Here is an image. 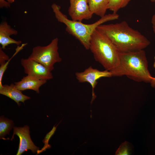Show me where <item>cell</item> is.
Returning <instances> with one entry per match:
<instances>
[{
    "label": "cell",
    "instance_id": "1",
    "mask_svg": "<svg viewBox=\"0 0 155 155\" xmlns=\"http://www.w3.org/2000/svg\"><path fill=\"white\" fill-rule=\"evenodd\" d=\"M97 29L109 39L120 52L144 50L150 44L146 36L130 27L125 21L114 24H102Z\"/></svg>",
    "mask_w": 155,
    "mask_h": 155
},
{
    "label": "cell",
    "instance_id": "2",
    "mask_svg": "<svg viewBox=\"0 0 155 155\" xmlns=\"http://www.w3.org/2000/svg\"><path fill=\"white\" fill-rule=\"evenodd\" d=\"M144 50L120 52L118 64L110 71L112 76L126 75L137 82L150 83L152 76Z\"/></svg>",
    "mask_w": 155,
    "mask_h": 155
},
{
    "label": "cell",
    "instance_id": "3",
    "mask_svg": "<svg viewBox=\"0 0 155 155\" xmlns=\"http://www.w3.org/2000/svg\"><path fill=\"white\" fill-rule=\"evenodd\" d=\"M51 8L57 20L66 25V32L78 39L86 50H89L91 36L98 26L108 21L117 20L119 18L117 13H113L106 14L94 23L86 24L69 19L61 11V7L55 3L52 4Z\"/></svg>",
    "mask_w": 155,
    "mask_h": 155
},
{
    "label": "cell",
    "instance_id": "4",
    "mask_svg": "<svg viewBox=\"0 0 155 155\" xmlns=\"http://www.w3.org/2000/svg\"><path fill=\"white\" fill-rule=\"evenodd\" d=\"M89 50L95 59L105 70L110 71L118 64L119 51L109 39L97 28L91 36Z\"/></svg>",
    "mask_w": 155,
    "mask_h": 155
},
{
    "label": "cell",
    "instance_id": "5",
    "mask_svg": "<svg viewBox=\"0 0 155 155\" xmlns=\"http://www.w3.org/2000/svg\"><path fill=\"white\" fill-rule=\"evenodd\" d=\"M58 39L55 38L46 46L34 47L28 58L43 64L51 71L54 65L62 61L58 51Z\"/></svg>",
    "mask_w": 155,
    "mask_h": 155
},
{
    "label": "cell",
    "instance_id": "6",
    "mask_svg": "<svg viewBox=\"0 0 155 155\" xmlns=\"http://www.w3.org/2000/svg\"><path fill=\"white\" fill-rule=\"evenodd\" d=\"M76 79L79 82L89 83L92 88V98L91 101V104L96 96L94 92V89L97 85V80L102 77H112L110 71L105 70L101 71L96 69L93 68L90 66L86 69L83 71L77 72L75 73Z\"/></svg>",
    "mask_w": 155,
    "mask_h": 155
},
{
    "label": "cell",
    "instance_id": "7",
    "mask_svg": "<svg viewBox=\"0 0 155 155\" xmlns=\"http://www.w3.org/2000/svg\"><path fill=\"white\" fill-rule=\"evenodd\" d=\"M24 72L27 75L41 80H49L53 78L51 71L43 64L32 59L22 58L21 60Z\"/></svg>",
    "mask_w": 155,
    "mask_h": 155
},
{
    "label": "cell",
    "instance_id": "8",
    "mask_svg": "<svg viewBox=\"0 0 155 155\" xmlns=\"http://www.w3.org/2000/svg\"><path fill=\"white\" fill-rule=\"evenodd\" d=\"M13 134L12 140L15 135L20 139L19 148L16 155H21L23 152L30 150L33 153L37 152L39 148L36 146L32 142L30 135L29 127L25 125L23 127H14Z\"/></svg>",
    "mask_w": 155,
    "mask_h": 155
},
{
    "label": "cell",
    "instance_id": "9",
    "mask_svg": "<svg viewBox=\"0 0 155 155\" xmlns=\"http://www.w3.org/2000/svg\"><path fill=\"white\" fill-rule=\"evenodd\" d=\"M69 2L68 12L72 20L82 22L92 18L93 14L90 9L88 0H69Z\"/></svg>",
    "mask_w": 155,
    "mask_h": 155
},
{
    "label": "cell",
    "instance_id": "10",
    "mask_svg": "<svg viewBox=\"0 0 155 155\" xmlns=\"http://www.w3.org/2000/svg\"><path fill=\"white\" fill-rule=\"evenodd\" d=\"M18 33V31L12 28L6 21L2 22L0 24V44L1 48L5 49L6 46L11 44L18 45L21 44V40L17 41L10 37L11 36L16 35Z\"/></svg>",
    "mask_w": 155,
    "mask_h": 155
},
{
    "label": "cell",
    "instance_id": "11",
    "mask_svg": "<svg viewBox=\"0 0 155 155\" xmlns=\"http://www.w3.org/2000/svg\"><path fill=\"white\" fill-rule=\"evenodd\" d=\"M47 82V80H40L27 75L19 82H14L15 87L20 90H31L37 93L40 92L39 88Z\"/></svg>",
    "mask_w": 155,
    "mask_h": 155
},
{
    "label": "cell",
    "instance_id": "12",
    "mask_svg": "<svg viewBox=\"0 0 155 155\" xmlns=\"http://www.w3.org/2000/svg\"><path fill=\"white\" fill-rule=\"evenodd\" d=\"M17 88L14 84H11L8 85L5 84L0 88V94L5 95L15 101L19 106L20 102L24 103L25 100L29 99L30 97L24 94L22 92Z\"/></svg>",
    "mask_w": 155,
    "mask_h": 155
},
{
    "label": "cell",
    "instance_id": "13",
    "mask_svg": "<svg viewBox=\"0 0 155 155\" xmlns=\"http://www.w3.org/2000/svg\"><path fill=\"white\" fill-rule=\"evenodd\" d=\"M90 9L94 14L102 17L108 9V0H88Z\"/></svg>",
    "mask_w": 155,
    "mask_h": 155
},
{
    "label": "cell",
    "instance_id": "14",
    "mask_svg": "<svg viewBox=\"0 0 155 155\" xmlns=\"http://www.w3.org/2000/svg\"><path fill=\"white\" fill-rule=\"evenodd\" d=\"M13 121L1 116L0 118V137L3 138L7 134H9L11 130L14 127Z\"/></svg>",
    "mask_w": 155,
    "mask_h": 155
},
{
    "label": "cell",
    "instance_id": "15",
    "mask_svg": "<svg viewBox=\"0 0 155 155\" xmlns=\"http://www.w3.org/2000/svg\"><path fill=\"white\" fill-rule=\"evenodd\" d=\"M108 9L117 13L121 8L126 7L131 0H108Z\"/></svg>",
    "mask_w": 155,
    "mask_h": 155
},
{
    "label": "cell",
    "instance_id": "16",
    "mask_svg": "<svg viewBox=\"0 0 155 155\" xmlns=\"http://www.w3.org/2000/svg\"><path fill=\"white\" fill-rule=\"evenodd\" d=\"M133 150L132 145L131 143L125 141L120 146L117 150L115 155H130L132 153Z\"/></svg>",
    "mask_w": 155,
    "mask_h": 155
},
{
    "label": "cell",
    "instance_id": "17",
    "mask_svg": "<svg viewBox=\"0 0 155 155\" xmlns=\"http://www.w3.org/2000/svg\"><path fill=\"white\" fill-rule=\"evenodd\" d=\"M59 123L56 126H55V125L54 126L52 130L46 134L44 139L42 140L44 144L43 147L40 150H39L37 151V154H39L45 151L46 149L50 148L51 147V146L48 144V142L50 138L55 133L56 130V128Z\"/></svg>",
    "mask_w": 155,
    "mask_h": 155
},
{
    "label": "cell",
    "instance_id": "18",
    "mask_svg": "<svg viewBox=\"0 0 155 155\" xmlns=\"http://www.w3.org/2000/svg\"><path fill=\"white\" fill-rule=\"evenodd\" d=\"M26 43L22 44L21 46H18V47L16 49V51L15 53L13 55V56L10 58L6 62L3 64L0 65V88H1L3 86V85L2 84V78L3 76V74L5 71L7 69L9 61L13 57L18 53L20 51L23 49V47L25 46L26 45Z\"/></svg>",
    "mask_w": 155,
    "mask_h": 155
},
{
    "label": "cell",
    "instance_id": "19",
    "mask_svg": "<svg viewBox=\"0 0 155 155\" xmlns=\"http://www.w3.org/2000/svg\"><path fill=\"white\" fill-rule=\"evenodd\" d=\"M1 47H0V65L4 64L6 61H7L9 59L8 55H6L3 51Z\"/></svg>",
    "mask_w": 155,
    "mask_h": 155
},
{
    "label": "cell",
    "instance_id": "20",
    "mask_svg": "<svg viewBox=\"0 0 155 155\" xmlns=\"http://www.w3.org/2000/svg\"><path fill=\"white\" fill-rule=\"evenodd\" d=\"M11 3L5 0H0V8H2L5 7L7 8L9 7L10 6Z\"/></svg>",
    "mask_w": 155,
    "mask_h": 155
},
{
    "label": "cell",
    "instance_id": "21",
    "mask_svg": "<svg viewBox=\"0 0 155 155\" xmlns=\"http://www.w3.org/2000/svg\"><path fill=\"white\" fill-rule=\"evenodd\" d=\"M151 23L153 31L155 34V12L152 17L151 19Z\"/></svg>",
    "mask_w": 155,
    "mask_h": 155
},
{
    "label": "cell",
    "instance_id": "22",
    "mask_svg": "<svg viewBox=\"0 0 155 155\" xmlns=\"http://www.w3.org/2000/svg\"><path fill=\"white\" fill-rule=\"evenodd\" d=\"M150 83L152 87L155 88V77H152Z\"/></svg>",
    "mask_w": 155,
    "mask_h": 155
},
{
    "label": "cell",
    "instance_id": "23",
    "mask_svg": "<svg viewBox=\"0 0 155 155\" xmlns=\"http://www.w3.org/2000/svg\"><path fill=\"white\" fill-rule=\"evenodd\" d=\"M152 2H155V0H150Z\"/></svg>",
    "mask_w": 155,
    "mask_h": 155
},
{
    "label": "cell",
    "instance_id": "24",
    "mask_svg": "<svg viewBox=\"0 0 155 155\" xmlns=\"http://www.w3.org/2000/svg\"><path fill=\"white\" fill-rule=\"evenodd\" d=\"M12 0L13 2H14V1H15V0Z\"/></svg>",
    "mask_w": 155,
    "mask_h": 155
}]
</instances>
